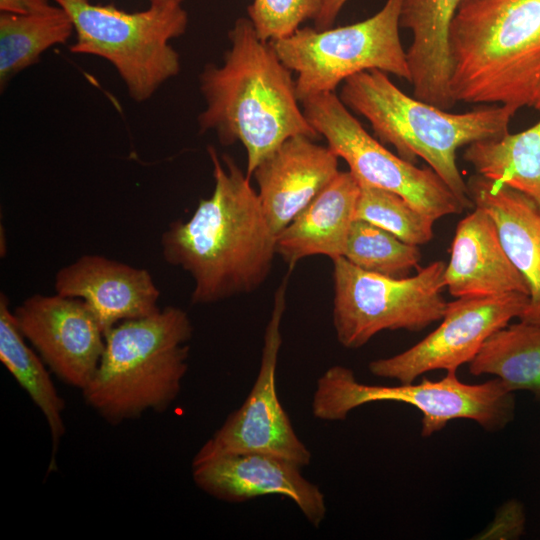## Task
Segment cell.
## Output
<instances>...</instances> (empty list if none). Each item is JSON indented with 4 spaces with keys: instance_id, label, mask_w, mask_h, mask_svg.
<instances>
[{
    "instance_id": "obj_1",
    "label": "cell",
    "mask_w": 540,
    "mask_h": 540,
    "mask_svg": "<svg viewBox=\"0 0 540 540\" xmlns=\"http://www.w3.org/2000/svg\"><path fill=\"white\" fill-rule=\"evenodd\" d=\"M214 189L187 220L169 224L161 236L164 260L193 280L191 303L206 305L248 294L268 278L276 253L257 191L228 155L207 148Z\"/></svg>"
},
{
    "instance_id": "obj_2",
    "label": "cell",
    "mask_w": 540,
    "mask_h": 540,
    "mask_svg": "<svg viewBox=\"0 0 540 540\" xmlns=\"http://www.w3.org/2000/svg\"><path fill=\"white\" fill-rule=\"evenodd\" d=\"M228 37L231 46L223 63L207 64L199 75L206 108L198 124L201 132L213 130L224 145L240 142L251 177L287 139L320 135L299 105L292 71L272 43L258 37L249 18H238Z\"/></svg>"
},
{
    "instance_id": "obj_3",
    "label": "cell",
    "mask_w": 540,
    "mask_h": 540,
    "mask_svg": "<svg viewBox=\"0 0 540 540\" xmlns=\"http://www.w3.org/2000/svg\"><path fill=\"white\" fill-rule=\"evenodd\" d=\"M449 52L456 103L540 109V0H462Z\"/></svg>"
},
{
    "instance_id": "obj_4",
    "label": "cell",
    "mask_w": 540,
    "mask_h": 540,
    "mask_svg": "<svg viewBox=\"0 0 540 540\" xmlns=\"http://www.w3.org/2000/svg\"><path fill=\"white\" fill-rule=\"evenodd\" d=\"M339 98L348 109L363 116L378 139L392 145L401 158L411 163L417 157L425 160L465 209L474 208V204L457 167V150L506 135L516 113L500 104L450 113L406 95L378 69L347 78Z\"/></svg>"
},
{
    "instance_id": "obj_5",
    "label": "cell",
    "mask_w": 540,
    "mask_h": 540,
    "mask_svg": "<svg viewBox=\"0 0 540 540\" xmlns=\"http://www.w3.org/2000/svg\"><path fill=\"white\" fill-rule=\"evenodd\" d=\"M192 334L188 314L174 306L113 326L98 368L81 390L85 403L111 425L165 411L180 393Z\"/></svg>"
},
{
    "instance_id": "obj_6",
    "label": "cell",
    "mask_w": 540,
    "mask_h": 540,
    "mask_svg": "<svg viewBox=\"0 0 540 540\" xmlns=\"http://www.w3.org/2000/svg\"><path fill=\"white\" fill-rule=\"evenodd\" d=\"M70 16L76 41L69 49L109 61L135 102L150 99L181 70L180 56L170 45L183 35L188 14L180 3L153 2L127 12L89 0H54Z\"/></svg>"
},
{
    "instance_id": "obj_7",
    "label": "cell",
    "mask_w": 540,
    "mask_h": 540,
    "mask_svg": "<svg viewBox=\"0 0 540 540\" xmlns=\"http://www.w3.org/2000/svg\"><path fill=\"white\" fill-rule=\"evenodd\" d=\"M382 401L417 408L423 437L440 432L455 419L472 420L487 432H499L514 420L516 410L515 393L498 378L468 384L459 380L457 371H449L437 381L371 385L359 382L352 369L335 365L317 380L312 413L319 420L341 421L359 406Z\"/></svg>"
},
{
    "instance_id": "obj_8",
    "label": "cell",
    "mask_w": 540,
    "mask_h": 540,
    "mask_svg": "<svg viewBox=\"0 0 540 540\" xmlns=\"http://www.w3.org/2000/svg\"><path fill=\"white\" fill-rule=\"evenodd\" d=\"M402 3L386 0L363 21L325 30L299 28L289 37L270 41L281 61L297 75L300 103L333 93L347 78L373 69L411 82L399 33Z\"/></svg>"
},
{
    "instance_id": "obj_9",
    "label": "cell",
    "mask_w": 540,
    "mask_h": 540,
    "mask_svg": "<svg viewBox=\"0 0 540 540\" xmlns=\"http://www.w3.org/2000/svg\"><path fill=\"white\" fill-rule=\"evenodd\" d=\"M332 261V320L345 348H360L384 330L421 331L445 313L443 261L403 278L365 271L344 257Z\"/></svg>"
},
{
    "instance_id": "obj_10",
    "label": "cell",
    "mask_w": 540,
    "mask_h": 540,
    "mask_svg": "<svg viewBox=\"0 0 540 540\" xmlns=\"http://www.w3.org/2000/svg\"><path fill=\"white\" fill-rule=\"evenodd\" d=\"M301 104L308 122L358 181L398 194L435 221L465 210L431 168L416 167L373 138L335 92Z\"/></svg>"
},
{
    "instance_id": "obj_11",
    "label": "cell",
    "mask_w": 540,
    "mask_h": 540,
    "mask_svg": "<svg viewBox=\"0 0 540 540\" xmlns=\"http://www.w3.org/2000/svg\"><path fill=\"white\" fill-rule=\"evenodd\" d=\"M291 271L292 268L275 292L264 332L260 367L247 398L204 443L192 464L226 453L252 451L280 456L301 467L310 464L311 452L295 433L276 390V370L282 345L281 322Z\"/></svg>"
},
{
    "instance_id": "obj_12",
    "label": "cell",
    "mask_w": 540,
    "mask_h": 540,
    "mask_svg": "<svg viewBox=\"0 0 540 540\" xmlns=\"http://www.w3.org/2000/svg\"><path fill=\"white\" fill-rule=\"evenodd\" d=\"M529 296L510 293L448 302L440 325L410 348L373 360L369 371L377 377L412 383L430 371H457L469 364L486 340L523 314Z\"/></svg>"
},
{
    "instance_id": "obj_13",
    "label": "cell",
    "mask_w": 540,
    "mask_h": 540,
    "mask_svg": "<svg viewBox=\"0 0 540 540\" xmlns=\"http://www.w3.org/2000/svg\"><path fill=\"white\" fill-rule=\"evenodd\" d=\"M23 336L51 372L83 390L100 363L105 334L82 299L34 294L13 311Z\"/></svg>"
},
{
    "instance_id": "obj_14",
    "label": "cell",
    "mask_w": 540,
    "mask_h": 540,
    "mask_svg": "<svg viewBox=\"0 0 540 540\" xmlns=\"http://www.w3.org/2000/svg\"><path fill=\"white\" fill-rule=\"evenodd\" d=\"M301 468L273 454L235 452L192 464V477L199 489L226 502L282 495L292 500L314 527H319L327 512L325 497L301 474Z\"/></svg>"
},
{
    "instance_id": "obj_15",
    "label": "cell",
    "mask_w": 540,
    "mask_h": 540,
    "mask_svg": "<svg viewBox=\"0 0 540 540\" xmlns=\"http://www.w3.org/2000/svg\"><path fill=\"white\" fill-rule=\"evenodd\" d=\"M54 286L57 294L86 302L104 334L160 309V291L148 270L98 254H84L59 269Z\"/></svg>"
},
{
    "instance_id": "obj_16",
    "label": "cell",
    "mask_w": 540,
    "mask_h": 540,
    "mask_svg": "<svg viewBox=\"0 0 540 540\" xmlns=\"http://www.w3.org/2000/svg\"><path fill=\"white\" fill-rule=\"evenodd\" d=\"M338 159L328 145L298 135L287 139L258 164L252 176L275 235L336 177Z\"/></svg>"
},
{
    "instance_id": "obj_17",
    "label": "cell",
    "mask_w": 540,
    "mask_h": 540,
    "mask_svg": "<svg viewBox=\"0 0 540 540\" xmlns=\"http://www.w3.org/2000/svg\"><path fill=\"white\" fill-rule=\"evenodd\" d=\"M444 280L455 298L529 296L528 285L508 257L494 220L479 207L456 227Z\"/></svg>"
},
{
    "instance_id": "obj_18",
    "label": "cell",
    "mask_w": 540,
    "mask_h": 540,
    "mask_svg": "<svg viewBox=\"0 0 540 540\" xmlns=\"http://www.w3.org/2000/svg\"><path fill=\"white\" fill-rule=\"evenodd\" d=\"M474 207L494 220L502 245L529 288L520 321L540 325V206L522 192L479 174L467 181Z\"/></svg>"
},
{
    "instance_id": "obj_19",
    "label": "cell",
    "mask_w": 540,
    "mask_h": 540,
    "mask_svg": "<svg viewBox=\"0 0 540 540\" xmlns=\"http://www.w3.org/2000/svg\"><path fill=\"white\" fill-rule=\"evenodd\" d=\"M462 0H403L400 27L412 32L406 51L413 96L443 110L456 102L450 91L449 32Z\"/></svg>"
},
{
    "instance_id": "obj_20",
    "label": "cell",
    "mask_w": 540,
    "mask_h": 540,
    "mask_svg": "<svg viewBox=\"0 0 540 540\" xmlns=\"http://www.w3.org/2000/svg\"><path fill=\"white\" fill-rule=\"evenodd\" d=\"M360 186L350 171L336 177L276 235V253L290 267L301 259L324 255L343 257L355 220Z\"/></svg>"
},
{
    "instance_id": "obj_21",
    "label": "cell",
    "mask_w": 540,
    "mask_h": 540,
    "mask_svg": "<svg viewBox=\"0 0 540 540\" xmlns=\"http://www.w3.org/2000/svg\"><path fill=\"white\" fill-rule=\"evenodd\" d=\"M0 361L26 391L44 416L52 441L48 473L56 470V452L65 433L64 399L58 394L49 368L20 331L9 300L0 295Z\"/></svg>"
},
{
    "instance_id": "obj_22",
    "label": "cell",
    "mask_w": 540,
    "mask_h": 540,
    "mask_svg": "<svg viewBox=\"0 0 540 540\" xmlns=\"http://www.w3.org/2000/svg\"><path fill=\"white\" fill-rule=\"evenodd\" d=\"M468 367L474 376H495L514 393L530 392L540 405V325L509 323L486 340Z\"/></svg>"
},
{
    "instance_id": "obj_23",
    "label": "cell",
    "mask_w": 540,
    "mask_h": 540,
    "mask_svg": "<svg viewBox=\"0 0 540 540\" xmlns=\"http://www.w3.org/2000/svg\"><path fill=\"white\" fill-rule=\"evenodd\" d=\"M463 158L476 174L506 184L540 206V119L522 132L468 145Z\"/></svg>"
},
{
    "instance_id": "obj_24",
    "label": "cell",
    "mask_w": 540,
    "mask_h": 540,
    "mask_svg": "<svg viewBox=\"0 0 540 540\" xmlns=\"http://www.w3.org/2000/svg\"><path fill=\"white\" fill-rule=\"evenodd\" d=\"M73 32L70 16L59 5L30 14L1 12V90L16 74L36 63L46 50L66 43Z\"/></svg>"
},
{
    "instance_id": "obj_25",
    "label": "cell",
    "mask_w": 540,
    "mask_h": 540,
    "mask_svg": "<svg viewBox=\"0 0 540 540\" xmlns=\"http://www.w3.org/2000/svg\"><path fill=\"white\" fill-rule=\"evenodd\" d=\"M343 257L365 271L403 278L417 267L421 251L419 246L406 243L380 227L355 219Z\"/></svg>"
},
{
    "instance_id": "obj_26",
    "label": "cell",
    "mask_w": 540,
    "mask_h": 540,
    "mask_svg": "<svg viewBox=\"0 0 540 540\" xmlns=\"http://www.w3.org/2000/svg\"><path fill=\"white\" fill-rule=\"evenodd\" d=\"M358 182L360 194L355 219L380 227L409 244L420 246L433 239L435 220L396 193Z\"/></svg>"
},
{
    "instance_id": "obj_27",
    "label": "cell",
    "mask_w": 540,
    "mask_h": 540,
    "mask_svg": "<svg viewBox=\"0 0 540 540\" xmlns=\"http://www.w3.org/2000/svg\"><path fill=\"white\" fill-rule=\"evenodd\" d=\"M323 0H253L248 6V18L258 37L275 41L289 37L300 25L314 20Z\"/></svg>"
},
{
    "instance_id": "obj_28",
    "label": "cell",
    "mask_w": 540,
    "mask_h": 540,
    "mask_svg": "<svg viewBox=\"0 0 540 540\" xmlns=\"http://www.w3.org/2000/svg\"><path fill=\"white\" fill-rule=\"evenodd\" d=\"M50 6L48 0H0V11L14 14L36 13Z\"/></svg>"
},
{
    "instance_id": "obj_29",
    "label": "cell",
    "mask_w": 540,
    "mask_h": 540,
    "mask_svg": "<svg viewBox=\"0 0 540 540\" xmlns=\"http://www.w3.org/2000/svg\"><path fill=\"white\" fill-rule=\"evenodd\" d=\"M347 1L348 0H323L320 12L313 20L314 28L317 30L331 28Z\"/></svg>"
},
{
    "instance_id": "obj_30",
    "label": "cell",
    "mask_w": 540,
    "mask_h": 540,
    "mask_svg": "<svg viewBox=\"0 0 540 540\" xmlns=\"http://www.w3.org/2000/svg\"><path fill=\"white\" fill-rule=\"evenodd\" d=\"M150 3H153V2H175V3H182L183 1L185 0H149Z\"/></svg>"
},
{
    "instance_id": "obj_31",
    "label": "cell",
    "mask_w": 540,
    "mask_h": 540,
    "mask_svg": "<svg viewBox=\"0 0 540 540\" xmlns=\"http://www.w3.org/2000/svg\"><path fill=\"white\" fill-rule=\"evenodd\" d=\"M540 110V109H539Z\"/></svg>"
}]
</instances>
